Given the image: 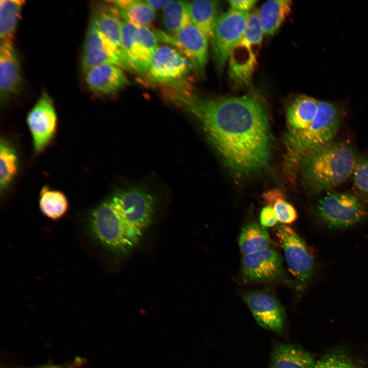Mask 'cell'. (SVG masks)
I'll return each instance as SVG.
<instances>
[{
  "mask_svg": "<svg viewBox=\"0 0 368 368\" xmlns=\"http://www.w3.org/2000/svg\"><path fill=\"white\" fill-rule=\"evenodd\" d=\"M168 98L200 120L224 163L236 174L254 173L268 163L272 136L267 107L259 96L202 98L186 86L171 90Z\"/></svg>",
  "mask_w": 368,
  "mask_h": 368,
  "instance_id": "6da1fadb",
  "label": "cell"
},
{
  "mask_svg": "<svg viewBox=\"0 0 368 368\" xmlns=\"http://www.w3.org/2000/svg\"><path fill=\"white\" fill-rule=\"evenodd\" d=\"M358 158L357 152L350 144L330 142L305 155L298 168L307 190L319 194L348 180L353 175Z\"/></svg>",
  "mask_w": 368,
  "mask_h": 368,
  "instance_id": "7a4b0ae2",
  "label": "cell"
},
{
  "mask_svg": "<svg viewBox=\"0 0 368 368\" xmlns=\"http://www.w3.org/2000/svg\"><path fill=\"white\" fill-rule=\"evenodd\" d=\"M341 119V111L336 104L319 101L317 114L310 125L303 130L288 131L285 135L287 168L290 170L298 168L305 155L331 142L338 130Z\"/></svg>",
  "mask_w": 368,
  "mask_h": 368,
  "instance_id": "3957f363",
  "label": "cell"
},
{
  "mask_svg": "<svg viewBox=\"0 0 368 368\" xmlns=\"http://www.w3.org/2000/svg\"><path fill=\"white\" fill-rule=\"evenodd\" d=\"M316 216L327 228L343 229L366 219L368 208L363 199L356 194L333 192L327 193L318 201Z\"/></svg>",
  "mask_w": 368,
  "mask_h": 368,
  "instance_id": "277c9868",
  "label": "cell"
},
{
  "mask_svg": "<svg viewBox=\"0 0 368 368\" xmlns=\"http://www.w3.org/2000/svg\"><path fill=\"white\" fill-rule=\"evenodd\" d=\"M89 225L99 241L114 249L126 250L142 236L124 222L110 200L102 202L92 211Z\"/></svg>",
  "mask_w": 368,
  "mask_h": 368,
  "instance_id": "5b68a950",
  "label": "cell"
},
{
  "mask_svg": "<svg viewBox=\"0 0 368 368\" xmlns=\"http://www.w3.org/2000/svg\"><path fill=\"white\" fill-rule=\"evenodd\" d=\"M275 234L283 249L289 270L295 279L297 290L302 292L315 272L314 258L305 242L289 226L277 225Z\"/></svg>",
  "mask_w": 368,
  "mask_h": 368,
  "instance_id": "8992f818",
  "label": "cell"
},
{
  "mask_svg": "<svg viewBox=\"0 0 368 368\" xmlns=\"http://www.w3.org/2000/svg\"><path fill=\"white\" fill-rule=\"evenodd\" d=\"M193 70L191 62L179 50L162 45L153 54L146 74L155 84L174 87L185 84Z\"/></svg>",
  "mask_w": 368,
  "mask_h": 368,
  "instance_id": "52a82bcc",
  "label": "cell"
},
{
  "mask_svg": "<svg viewBox=\"0 0 368 368\" xmlns=\"http://www.w3.org/2000/svg\"><path fill=\"white\" fill-rule=\"evenodd\" d=\"M157 37L147 26L122 21L121 47L130 69L146 73L151 58L158 48Z\"/></svg>",
  "mask_w": 368,
  "mask_h": 368,
  "instance_id": "ba28073f",
  "label": "cell"
},
{
  "mask_svg": "<svg viewBox=\"0 0 368 368\" xmlns=\"http://www.w3.org/2000/svg\"><path fill=\"white\" fill-rule=\"evenodd\" d=\"M124 222L142 235L150 225L154 212V200L146 191L137 188L123 190L110 199Z\"/></svg>",
  "mask_w": 368,
  "mask_h": 368,
  "instance_id": "9c48e42d",
  "label": "cell"
},
{
  "mask_svg": "<svg viewBox=\"0 0 368 368\" xmlns=\"http://www.w3.org/2000/svg\"><path fill=\"white\" fill-rule=\"evenodd\" d=\"M249 13L231 9L219 15L211 38L213 59L219 69L223 68L241 40Z\"/></svg>",
  "mask_w": 368,
  "mask_h": 368,
  "instance_id": "30bf717a",
  "label": "cell"
},
{
  "mask_svg": "<svg viewBox=\"0 0 368 368\" xmlns=\"http://www.w3.org/2000/svg\"><path fill=\"white\" fill-rule=\"evenodd\" d=\"M155 34L162 41L175 46L190 60L194 70L204 75L210 39L199 28L191 23L173 35L160 31Z\"/></svg>",
  "mask_w": 368,
  "mask_h": 368,
  "instance_id": "8fae6325",
  "label": "cell"
},
{
  "mask_svg": "<svg viewBox=\"0 0 368 368\" xmlns=\"http://www.w3.org/2000/svg\"><path fill=\"white\" fill-rule=\"evenodd\" d=\"M34 152L39 153L52 142L57 129V117L53 101L43 91L27 116Z\"/></svg>",
  "mask_w": 368,
  "mask_h": 368,
  "instance_id": "7c38bea8",
  "label": "cell"
},
{
  "mask_svg": "<svg viewBox=\"0 0 368 368\" xmlns=\"http://www.w3.org/2000/svg\"><path fill=\"white\" fill-rule=\"evenodd\" d=\"M83 72L104 64L130 69L123 53L109 41L91 22L88 25L82 53Z\"/></svg>",
  "mask_w": 368,
  "mask_h": 368,
  "instance_id": "4fadbf2b",
  "label": "cell"
},
{
  "mask_svg": "<svg viewBox=\"0 0 368 368\" xmlns=\"http://www.w3.org/2000/svg\"><path fill=\"white\" fill-rule=\"evenodd\" d=\"M242 299L261 327L282 334L285 328V315L278 300L269 293L262 290L244 292Z\"/></svg>",
  "mask_w": 368,
  "mask_h": 368,
  "instance_id": "5bb4252c",
  "label": "cell"
},
{
  "mask_svg": "<svg viewBox=\"0 0 368 368\" xmlns=\"http://www.w3.org/2000/svg\"><path fill=\"white\" fill-rule=\"evenodd\" d=\"M241 277L246 283H269L280 280L283 275L282 259L270 248L243 255Z\"/></svg>",
  "mask_w": 368,
  "mask_h": 368,
  "instance_id": "9a60e30c",
  "label": "cell"
},
{
  "mask_svg": "<svg viewBox=\"0 0 368 368\" xmlns=\"http://www.w3.org/2000/svg\"><path fill=\"white\" fill-rule=\"evenodd\" d=\"M22 77L20 63L12 42H1L0 98L5 103L20 89Z\"/></svg>",
  "mask_w": 368,
  "mask_h": 368,
  "instance_id": "2e32d148",
  "label": "cell"
},
{
  "mask_svg": "<svg viewBox=\"0 0 368 368\" xmlns=\"http://www.w3.org/2000/svg\"><path fill=\"white\" fill-rule=\"evenodd\" d=\"M84 73L88 88L94 93L102 96L117 93L129 82L122 68L114 64L99 65Z\"/></svg>",
  "mask_w": 368,
  "mask_h": 368,
  "instance_id": "e0dca14e",
  "label": "cell"
},
{
  "mask_svg": "<svg viewBox=\"0 0 368 368\" xmlns=\"http://www.w3.org/2000/svg\"><path fill=\"white\" fill-rule=\"evenodd\" d=\"M257 47L242 37L232 51L229 57V71L236 83L246 84L250 82L257 61L254 49Z\"/></svg>",
  "mask_w": 368,
  "mask_h": 368,
  "instance_id": "ac0fdd59",
  "label": "cell"
},
{
  "mask_svg": "<svg viewBox=\"0 0 368 368\" xmlns=\"http://www.w3.org/2000/svg\"><path fill=\"white\" fill-rule=\"evenodd\" d=\"M314 362L307 351L293 344L279 343L272 349L268 368H312Z\"/></svg>",
  "mask_w": 368,
  "mask_h": 368,
  "instance_id": "d6986e66",
  "label": "cell"
},
{
  "mask_svg": "<svg viewBox=\"0 0 368 368\" xmlns=\"http://www.w3.org/2000/svg\"><path fill=\"white\" fill-rule=\"evenodd\" d=\"M319 101L306 95L296 98L287 111L288 131H299L307 128L317 114Z\"/></svg>",
  "mask_w": 368,
  "mask_h": 368,
  "instance_id": "ffe728a7",
  "label": "cell"
},
{
  "mask_svg": "<svg viewBox=\"0 0 368 368\" xmlns=\"http://www.w3.org/2000/svg\"><path fill=\"white\" fill-rule=\"evenodd\" d=\"M119 17L114 6H100L94 9L90 22L123 53L121 47L122 21Z\"/></svg>",
  "mask_w": 368,
  "mask_h": 368,
  "instance_id": "44dd1931",
  "label": "cell"
},
{
  "mask_svg": "<svg viewBox=\"0 0 368 368\" xmlns=\"http://www.w3.org/2000/svg\"><path fill=\"white\" fill-rule=\"evenodd\" d=\"M290 0L268 1L258 10L260 22L264 35L270 36L277 32L291 11Z\"/></svg>",
  "mask_w": 368,
  "mask_h": 368,
  "instance_id": "7402d4cb",
  "label": "cell"
},
{
  "mask_svg": "<svg viewBox=\"0 0 368 368\" xmlns=\"http://www.w3.org/2000/svg\"><path fill=\"white\" fill-rule=\"evenodd\" d=\"M217 1L197 0L189 2L191 23L199 28L211 39L219 16Z\"/></svg>",
  "mask_w": 368,
  "mask_h": 368,
  "instance_id": "603a6c76",
  "label": "cell"
},
{
  "mask_svg": "<svg viewBox=\"0 0 368 368\" xmlns=\"http://www.w3.org/2000/svg\"><path fill=\"white\" fill-rule=\"evenodd\" d=\"M111 2L120 17L136 26H147L154 19V10L145 1L122 0Z\"/></svg>",
  "mask_w": 368,
  "mask_h": 368,
  "instance_id": "cb8c5ba5",
  "label": "cell"
},
{
  "mask_svg": "<svg viewBox=\"0 0 368 368\" xmlns=\"http://www.w3.org/2000/svg\"><path fill=\"white\" fill-rule=\"evenodd\" d=\"M25 3L22 0L0 1L1 42H12Z\"/></svg>",
  "mask_w": 368,
  "mask_h": 368,
  "instance_id": "d4e9b609",
  "label": "cell"
},
{
  "mask_svg": "<svg viewBox=\"0 0 368 368\" xmlns=\"http://www.w3.org/2000/svg\"><path fill=\"white\" fill-rule=\"evenodd\" d=\"M68 200L62 192L45 186L39 194V206L41 212L49 219L56 221L65 216L68 209Z\"/></svg>",
  "mask_w": 368,
  "mask_h": 368,
  "instance_id": "484cf974",
  "label": "cell"
},
{
  "mask_svg": "<svg viewBox=\"0 0 368 368\" xmlns=\"http://www.w3.org/2000/svg\"><path fill=\"white\" fill-rule=\"evenodd\" d=\"M270 243V237L267 231L262 225L255 223L245 225L239 238V246L243 255L268 248Z\"/></svg>",
  "mask_w": 368,
  "mask_h": 368,
  "instance_id": "4316f807",
  "label": "cell"
},
{
  "mask_svg": "<svg viewBox=\"0 0 368 368\" xmlns=\"http://www.w3.org/2000/svg\"><path fill=\"white\" fill-rule=\"evenodd\" d=\"M163 21L167 33L170 35L191 24L189 2L171 1L163 9Z\"/></svg>",
  "mask_w": 368,
  "mask_h": 368,
  "instance_id": "83f0119b",
  "label": "cell"
},
{
  "mask_svg": "<svg viewBox=\"0 0 368 368\" xmlns=\"http://www.w3.org/2000/svg\"><path fill=\"white\" fill-rule=\"evenodd\" d=\"M0 187L6 190L15 177L18 169L16 152L7 141L1 140L0 147Z\"/></svg>",
  "mask_w": 368,
  "mask_h": 368,
  "instance_id": "f1b7e54d",
  "label": "cell"
},
{
  "mask_svg": "<svg viewBox=\"0 0 368 368\" xmlns=\"http://www.w3.org/2000/svg\"><path fill=\"white\" fill-rule=\"evenodd\" d=\"M263 197L267 205L273 208L278 221L282 224H290L297 219L295 209L285 200L279 190L273 189L267 192Z\"/></svg>",
  "mask_w": 368,
  "mask_h": 368,
  "instance_id": "f546056e",
  "label": "cell"
},
{
  "mask_svg": "<svg viewBox=\"0 0 368 368\" xmlns=\"http://www.w3.org/2000/svg\"><path fill=\"white\" fill-rule=\"evenodd\" d=\"M312 368H360L359 365L341 350H335L315 361Z\"/></svg>",
  "mask_w": 368,
  "mask_h": 368,
  "instance_id": "4dcf8cb0",
  "label": "cell"
},
{
  "mask_svg": "<svg viewBox=\"0 0 368 368\" xmlns=\"http://www.w3.org/2000/svg\"><path fill=\"white\" fill-rule=\"evenodd\" d=\"M352 175L357 195L368 199V154L359 157Z\"/></svg>",
  "mask_w": 368,
  "mask_h": 368,
  "instance_id": "1f68e13d",
  "label": "cell"
},
{
  "mask_svg": "<svg viewBox=\"0 0 368 368\" xmlns=\"http://www.w3.org/2000/svg\"><path fill=\"white\" fill-rule=\"evenodd\" d=\"M260 220L261 225L267 227L274 226L278 221L273 208L267 205L262 209Z\"/></svg>",
  "mask_w": 368,
  "mask_h": 368,
  "instance_id": "d6a6232c",
  "label": "cell"
},
{
  "mask_svg": "<svg viewBox=\"0 0 368 368\" xmlns=\"http://www.w3.org/2000/svg\"><path fill=\"white\" fill-rule=\"evenodd\" d=\"M231 9L237 11L249 13L257 3L255 0H232L228 2Z\"/></svg>",
  "mask_w": 368,
  "mask_h": 368,
  "instance_id": "836d02e7",
  "label": "cell"
},
{
  "mask_svg": "<svg viewBox=\"0 0 368 368\" xmlns=\"http://www.w3.org/2000/svg\"><path fill=\"white\" fill-rule=\"evenodd\" d=\"M145 2L154 10L164 9L171 2L170 0L152 1L147 0Z\"/></svg>",
  "mask_w": 368,
  "mask_h": 368,
  "instance_id": "e575fe53",
  "label": "cell"
}]
</instances>
